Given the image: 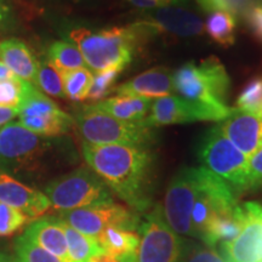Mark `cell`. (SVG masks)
<instances>
[{
	"label": "cell",
	"mask_w": 262,
	"mask_h": 262,
	"mask_svg": "<svg viewBox=\"0 0 262 262\" xmlns=\"http://www.w3.org/2000/svg\"><path fill=\"white\" fill-rule=\"evenodd\" d=\"M88 166L135 212H146L155 192L156 156L150 147L81 143Z\"/></svg>",
	"instance_id": "1"
},
{
	"label": "cell",
	"mask_w": 262,
	"mask_h": 262,
	"mask_svg": "<svg viewBox=\"0 0 262 262\" xmlns=\"http://www.w3.org/2000/svg\"><path fill=\"white\" fill-rule=\"evenodd\" d=\"M67 38L77 45L85 64L94 73L112 67L125 70L143 42L133 25L102 29L77 26L68 29Z\"/></svg>",
	"instance_id": "2"
},
{
	"label": "cell",
	"mask_w": 262,
	"mask_h": 262,
	"mask_svg": "<svg viewBox=\"0 0 262 262\" xmlns=\"http://www.w3.org/2000/svg\"><path fill=\"white\" fill-rule=\"evenodd\" d=\"M173 89L180 96L227 117L232 108L226 104L231 80L225 66L214 56L199 64L187 62L173 72Z\"/></svg>",
	"instance_id": "3"
},
{
	"label": "cell",
	"mask_w": 262,
	"mask_h": 262,
	"mask_svg": "<svg viewBox=\"0 0 262 262\" xmlns=\"http://www.w3.org/2000/svg\"><path fill=\"white\" fill-rule=\"evenodd\" d=\"M73 122L84 143L152 147L157 141L156 129L146 120L124 122L93 104H84L73 114Z\"/></svg>",
	"instance_id": "4"
},
{
	"label": "cell",
	"mask_w": 262,
	"mask_h": 262,
	"mask_svg": "<svg viewBox=\"0 0 262 262\" xmlns=\"http://www.w3.org/2000/svg\"><path fill=\"white\" fill-rule=\"evenodd\" d=\"M57 137H44L11 122L0 129V171L15 179L40 171L49 155L55 152Z\"/></svg>",
	"instance_id": "5"
},
{
	"label": "cell",
	"mask_w": 262,
	"mask_h": 262,
	"mask_svg": "<svg viewBox=\"0 0 262 262\" xmlns=\"http://www.w3.org/2000/svg\"><path fill=\"white\" fill-rule=\"evenodd\" d=\"M44 194L50 208L58 212L114 202L113 193L89 166H80L51 180L45 186Z\"/></svg>",
	"instance_id": "6"
},
{
	"label": "cell",
	"mask_w": 262,
	"mask_h": 262,
	"mask_svg": "<svg viewBox=\"0 0 262 262\" xmlns=\"http://www.w3.org/2000/svg\"><path fill=\"white\" fill-rule=\"evenodd\" d=\"M196 155L203 168L224 180L235 195L247 192L249 158L222 134L219 125L204 134Z\"/></svg>",
	"instance_id": "7"
},
{
	"label": "cell",
	"mask_w": 262,
	"mask_h": 262,
	"mask_svg": "<svg viewBox=\"0 0 262 262\" xmlns=\"http://www.w3.org/2000/svg\"><path fill=\"white\" fill-rule=\"evenodd\" d=\"M140 244L137 262H180L183 251L182 239L172 231L163 214V206L156 204L140 222Z\"/></svg>",
	"instance_id": "8"
},
{
	"label": "cell",
	"mask_w": 262,
	"mask_h": 262,
	"mask_svg": "<svg viewBox=\"0 0 262 262\" xmlns=\"http://www.w3.org/2000/svg\"><path fill=\"white\" fill-rule=\"evenodd\" d=\"M18 123L26 129L44 137H60L74 125L73 118L31 84L18 108Z\"/></svg>",
	"instance_id": "9"
},
{
	"label": "cell",
	"mask_w": 262,
	"mask_h": 262,
	"mask_svg": "<svg viewBox=\"0 0 262 262\" xmlns=\"http://www.w3.org/2000/svg\"><path fill=\"white\" fill-rule=\"evenodd\" d=\"M57 217L80 233L94 238H97L108 227L136 231L141 222L137 212L114 202L63 211Z\"/></svg>",
	"instance_id": "10"
},
{
	"label": "cell",
	"mask_w": 262,
	"mask_h": 262,
	"mask_svg": "<svg viewBox=\"0 0 262 262\" xmlns=\"http://www.w3.org/2000/svg\"><path fill=\"white\" fill-rule=\"evenodd\" d=\"M199 191L191 215L192 237L202 239L206 225L212 217L238 205L237 198L224 180L199 166Z\"/></svg>",
	"instance_id": "11"
},
{
	"label": "cell",
	"mask_w": 262,
	"mask_h": 262,
	"mask_svg": "<svg viewBox=\"0 0 262 262\" xmlns=\"http://www.w3.org/2000/svg\"><path fill=\"white\" fill-rule=\"evenodd\" d=\"M133 26L143 41L158 34L189 38L202 35L204 32L202 18L185 6L142 10L139 19Z\"/></svg>",
	"instance_id": "12"
},
{
	"label": "cell",
	"mask_w": 262,
	"mask_h": 262,
	"mask_svg": "<svg viewBox=\"0 0 262 262\" xmlns=\"http://www.w3.org/2000/svg\"><path fill=\"white\" fill-rule=\"evenodd\" d=\"M198 191V168H183L170 181L164 198L163 214L175 233L192 237L191 215Z\"/></svg>",
	"instance_id": "13"
},
{
	"label": "cell",
	"mask_w": 262,
	"mask_h": 262,
	"mask_svg": "<svg viewBox=\"0 0 262 262\" xmlns=\"http://www.w3.org/2000/svg\"><path fill=\"white\" fill-rule=\"evenodd\" d=\"M225 118L226 116L224 114L210 108L191 102L181 96L169 95L153 100L152 107L145 120L150 127L157 129L160 126L175 125V124L221 122Z\"/></svg>",
	"instance_id": "14"
},
{
	"label": "cell",
	"mask_w": 262,
	"mask_h": 262,
	"mask_svg": "<svg viewBox=\"0 0 262 262\" xmlns=\"http://www.w3.org/2000/svg\"><path fill=\"white\" fill-rule=\"evenodd\" d=\"M243 227L231 243L221 244L220 251L226 262H262V204L247 202L242 204Z\"/></svg>",
	"instance_id": "15"
},
{
	"label": "cell",
	"mask_w": 262,
	"mask_h": 262,
	"mask_svg": "<svg viewBox=\"0 0 262 262\" xmlns=\"http://www.w3.org/2000/svg\"><path fill=\"white\" fill-rule=\"evenodd\" d=\"M222 134L248 158L262 148V116L232 108L217 124Z\"/></svg>",
	"instance_id": "16"
},
{
	"label": "cell",
	"mask_w": 262,
	"mask_h": 262,
	"mask_svg": "<svg viewBox=\"0 0 262 262\" xmlns=\"http://www.w3.org/2000/svg\"><path fill=\"white\" fill-rule=\"evenodd\" d=\"M0 203L24 212L31 220L40 217L50 209L44 192L29 187L4 171H0Z\"/></svg>",
	"instance_id": "17"
},
{
	"label": "cell",
	"mask_w": 262,
	"mask_h": 262,
	"mask_svg": "<svg viewBox=\"0 0 262 262\" xmlns=\"http://www.w3.org/2000/svg\"><path fill=\"white\" fill-rule=\"evenodd\" d=\"M173 72L166 67H156L131 78L114 89L117 96H141L159 98L175 93Z\"/></svg>",
	"instance_id": "18"
},
{
	"label": "cell",
	"mask_w": 262,
	"mask_h": 262,
	"mask_svg": "<svg viewBox=\"0 0 262 262\" xmlns=\"http://www.w3.org/2000/svg\"><path fill=\"white\" fill-rule=\"evenodd\" d=\"M24 233L62 262H71L63 226L57 216H40L34 219L29 222Z\"/></svg>",
	"instance_id": "19"
},
{
	"label": "cell",
	"mask_w": 262,
	"mask_h": 262,
	"mask_svg": "<svg viewBox=\"0 0 262 262\" xmlns=\"http://www.w3.org/2000/svg\"><path fill=\"white\" fill-rule=\"evenodd\" d=\"M0 61L4 62L19 79L35 85L38 60L25 41L17 38L0 41Z\"/></svg>",
	"instance_id": "20"
},
{
	"label": "cell",
	"mask_w": 262,
	"mask_h": 262,
	"mask_svg": "<svg viewBox=\"0 0 262 262\" xmlns=\"http://www.w3.org/2000/svg\"><path fill=\"white\" fill-rule=\"evenodd\" d=\"M243 222L244 212L242 205L238 204L232 210L212 217L206 225L201 241L211 248H215L217 244L231 243L241 233Z\"/></svg>",
	"instance_id": "21"
},
{
	"label": "cell",
	"mask_w": 262,
	"mask_h": 262,
	"mask_svg": "<svg viewBox=\"0 0 262 262\" xmlns=\"http://www.w3.org/2000/svg\"><path fill=\"white\" fill-rule=\"evenodd\" d=\"M153 98L141 96H114L93 106L124 122H142L148 116Z\"/></svg>",
	"instance_id": "22"
},
{
	"label": "cell",
	"mask_w": 262,
	"mask_h": 262,
	"mask_svg": "<svg viewBox=\"0 0 262 262\" xmlns=\"http://www.w3.org/2000/svg\"><path fill=\"white\" fill-rule=\"evenodd\" d=\"M96 239L103 253L117 257L135 254L140 244V235L135 231L118 227L106 228Z\"/></svg>",
	"instance_id": "23"
},
{
	"label": "cell",
	"mask_w": 262,
	"mask_h": 262,
	"mask_svg": "<svg viewBox=\"0 0 262 262\" xmlns=\"http://www.w3.org/2000/svg\"><path fill=\"white\" fill-rule=\"evenodd\" d=\"M62 226L64 229L66 239H67L68 256L71 262H89L94 256L103 253L96 238L80 233L63 221H62Z\"/></svg>",
	"instance_id": "24"
},
{
	"label": "cell",
	"mask_w": 262,
	"mask_h": 262,
	"mask_svg": "<svg viewBox=\"0 0 262 262\" xmlns=\"http://www.w3.org/2000/svg\"><path fill=\"white\" fill-rule=\"evenodd\" d=\"M235 15L231 11H214L205 19L206 34L221 47H232L235 41Z\"/></svg>",
	"instance_id": "25"
},
{
	"label": "cell",
	"mask_w": 262,
	"mask_h": 262,
	"mask_svg": "<svg viewBox=\"0 0 262 262\" xmlns=\"http://www.w3.org/2000/svg\"><path fill=\"white\" fill-rule=\"evenodd\" d=\"M47 58L60 72H67L86 67L81 52L70 40H56L48 49Z\"/></svg>",
	"instance_id": "26"
},
{
	"label": "cell",
	"mask_w": 262,
	"mask_h": 262,
	"mask_svg": "<svg viewBox=\"0 0 262 262\" xmlns=\"http://www.w3.org/2000/svg\"><path fill=\"white\" fill-rule=\"evenodd\" d=\"M66 97L74 102L86 101L88 94L93 84L94 73L88 67L61 72Z\"/></svg>",
	"instance_id": "27"
},
{
	"label": "cell",
	"mask_w": 262,
	"mask_h": 262,
	"mask_svg": "<svg viewBox=\"0 0 262 262\" xmlns=\"http://www.w3.org/2000/svg\"><path fill=\"white\" fill-rule=\"evenodd\" d=\"M35 86L42 93L57 98H66L61 72L48 58L38 60V71Z\"/></svg>",
	"instance_id": "28"
},
{
	"label": "cell",
	"mask_w": 262,
	"mask_h": 262,
	"mask_svg": "<svg viewBox=\"0 0 262 262\" xmlns=\"http://www.w3.org/2000/svg\"><path fill=\"white\" fill-rule=\"evenodd\" d=\"M14 257L15 262H62L55 255L34 243L26 233L15 239Z\"/></svg>",
	"instance_id": "29"
},
{
	"label": "cell",
	"mask_w": 262,
	"mask_h": 262,
	"mask_svg": "<svg viewBox=\"0 0 262 262\" xmlns=\"http://www.w3.org/2000/svg\"><path fill=\"white\" fill-rule=\"evenodd\" d=\"M124 68L122 67H112L104 70L102 72L94 74L93 84L88 94L86 101L90 102L89 104H94L100 102L106 98L111 93H114L116 89V83L122 74Z\"/></svg>",
	"instance_id": "30"
},
{
	"label": "cell",
	"mask_w": 262,
	"mask_h": 262,
	"mask_svg": "<svg viewBox=\"0 0 262 262\" xmlns=\"http://www.w3.org/2000/svg\"><path fill=\"white\" fill-rule=\"evenodd\" d=\"M31 83L15 77L0 80V106L18 110L24 102Z\"/></svg>",
	"instance_id": "31"
},
{
	"label": "cell",
	"mask_w": 262,
	"mask_h": 262,
	"mask_svg": "<svg viewBox=\"0 0 262 262\" xmlns=\"http://www.w3.org/2000/svg\"><path fill=\"white\" fill-rule=\"evenodd\" d=\"M235 108L262 116V77L253 78L245 84L237 98Z\"/></svg>",
	"instance_id": "32"
},
{
	"label": "cell",
	"mask_w": 262,
	"mask_h": 262,
	"mask_svg": "<svg viewBox=\"0 0 262 262\" xmlns=\"http://www.w3.org/2000/svg\"><path fill=\"white\" fill-rule=\"evenodd\" d=\"M180 262H226L215 248L199 242L185 241Z\"/></svg>",
	"instance_id": "33"
},
{
	"label": "cell",
	"mask_w": 262,
	"mask_h": 262,
	"mask_svg": "<svg viewBox=\"0 0 262 262\" xmlns=\"http://www.w3.org/2000/svg\"><path fill=\"white\" fill-rule=\"evenodd\" d=\"M28 221L31 222L32 220L24 212L0 203V237H10L17 233L28 224Z\"/></svg>",
	"instance_id": "34"
},
{
	"label": "cell",
	"mask_w": 262,
	"mask_h": 262,
	"mask_svg": "<svg viewBox=\"0 0 262 262\" xmlns=\"http://www.w3.org/2000/svg\"><path fill=\"white\" fill-rule=\"evenodd\" d=\"M262 188V148L249 158L247 172V192Z\"/></svg>",
	"instance_id": "35"
},
{
	"label": "cell",
	"mask_w": 262,
	"mask_h": 262,
	"mask_svg": "<svg viewBox=\"0 0 262 262\" xmlns=\"http://www.w3.org/2000/svg\"><path fill=\"white\" fill-rule=\"evenodd\" d=\"M130 5L140 10H150L165 6H186L191 0H126Z\"/></svg>",
	"instance_id": "36"
},
{
	"label": "cell",
	"mask_w": 262,
	"mask_h": 262,
	"mask_svg": "<svg viewBox=\"0 0 262 262\" xmlns=\"http://www.w3.org/2000/svg\"><path fill=\"white\" fill-rule=\"evenodd\" d=\"M15 11L11 0H0V33L14 26Z\"/></svg>",
	"instance_id": "37"
},
{
	"label": "cell",
	"mask_w": 262,
	"mask_h": 262,
	"mask_svg": "<svg viewBox=\"0 0 262 262\" xmlns=\"http://www.w3.org/2000/svg\"><path fill=\"white\" fill-rule=\"evenodd\" d=\"M248 22L254 34L262 41V5L254 6L248 12Z\"/></svg>",
	"instance_id": "38"
},
{
	"label": "cell",
	"mask_w": 262,
	"mask_h": 262,
	"mask_svg": "<svg viewBox=\"0 0 262 262\" xmlns=\"http://www.w3.org/2000/svg\"><path fill=\"white\" fill-rule=\"evenodd\" d=\"M17 114H18V110L0 106V129H2L3 126L8 125L9 123H11L12 120L17 117Z\"/></svg>",
	"instance_id": "39"
},
{
	"label": "cell",
	"mask_w": 262,
	"mask_h": 262,
	"mask_svg": "<svg viewBox=\"0 0 262 262\" xmlns=\"http://www.w3.org/2000/svg\"><path fill=\"white\" fill-rule=\"evenodd\" d=\"M89 262H122V257L112 256V255L102 253L100 255H96V256H94Z\"/></svg>",
	"instance_id": "40"
},
{
	"label": "cell",
	"mask_w": 262,
	"mask_h": 262,
	"mask_svg": "<svg viewBox=\"0 0 262 262\" xmlns=\"http://www.w3.org/2000/svg\"><path fill=\"white\" fill-rule=\"evenodd\" d=\"M16 75L10 71V68L6 66L4 62L0 61V80H5V79H12L15 78Z\"/></svg>",
	"instance_id": "41"
},
{
	"label": "cell",
	"mask_w": 262,
	"mask_h": 262,
	"mask_svg": "<svg viewBox=\"0 0 262 262\" xmlns=\"http://www.w3.org/2000/svg\"><path fill=\"white\" fill-rule=\"evenodd\" d=\"M0 262H15L14 255L5 253V251H0Z\"/></svg>",
	"instance_id": "42"
}]
</instances>
